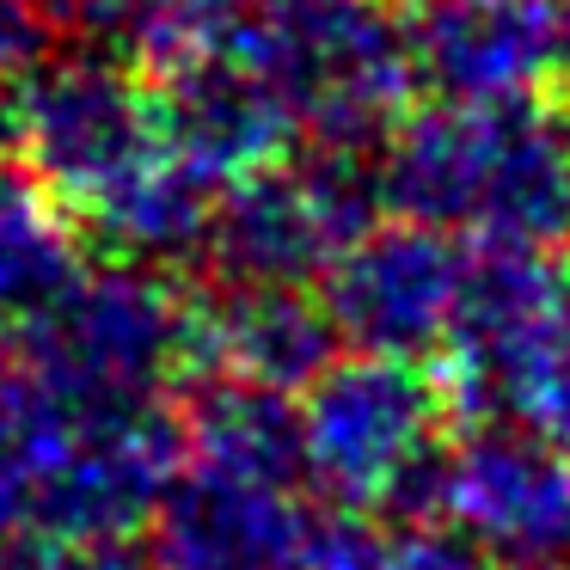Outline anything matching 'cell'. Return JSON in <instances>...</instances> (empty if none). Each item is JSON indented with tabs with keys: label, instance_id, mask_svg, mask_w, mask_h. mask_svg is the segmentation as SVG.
Wrapping results in <instances>:
<instances>
[{
	"label": "cell",
	"instance_id": "1",
	"mask_svg": "<svg viewBox=\"0 0 570 570\" xmlns=\"http://www.w3.org/2000/svg\"><path fill=\"white\" fill-rule=\"evenodd\" d=\"M13 154L117 258L173 264L203 252L215 190L178 166L160 87L111 50L43 56L13 92Z\"/></svg>",
	"mask_w": 570,
	"mask_h": 570
},
{
	"label": "cell",
	"instance_id": "2",
	"mask_svg": "<svg viewBox=\"0 0 570 570\" xmlns=\"http://www.w3.org/2000/svg\"><path fill=\"white\" fill-rule=\"evenodd\" d=\"M185 460L160 399H80L26 356H0V515L38 540H124L148 528Z\"/></svg>",
	"mask_w": 570,
	"mask_h": 570
},
{
	"label": "cell",
	"instance_id": "3",
	"mask_svg": "<svg viewBox=\"0 0 570 570\" xmlns=\"http://www.w3.org/2000/svg\"><path fill=\"white\" fill-rule=\"evenodd\" d=\"M381 190L466 252L570 246V105H435L386 136Z\"/></svg>",
	"mask_w": 570,
	"mask_h": 570
},
{
	"label": "cell",
	"instance_id": "4",
	"mask_svg": "<svg viewBox=\"0 0 570 570\" xmlns=\"http://www.w3.org/2000/svg\"><path fill=\"white\" fill-rule=\"evenodd\" d=\"M227 50L271 80L313 148L337 154H381L417 92L386 0H252Z\"/></svg>",
	"mask_w": 570,
	"mask_h": 570
},
{
	"label": "cell",
	"instance_id": "5",
	"mask_svg": "<svg viewBox=\"0 0 570 570\" xmlns=\"http://www.w3.org/2000/svg\"><path fill=\"white\" fill-rule=\"evenodd\" d=\"M442 362L448 399L479 423L570 454V246L472 252Z\"/></svg>",
	"mask_w": 570,
	"mask_h": 570
},
{
	"label": "cell",
	"instance_id": "6",
	"mask_svg": "<svg viewBox=\"0 0 570 570\" xmlns=\"http://www.w3.org/2000/svg\"><path fill=\"white\" fill-rule=\"evenodd\" d=\"M442 417L448 386L423 362L399 356H337L301 393V448L307 484L356 515L435 521L442 484Z\"/></svg>",
	"mask_w": 570,
	"mask_h": 570
},
{
	"label": "cell",
	"instance_id": "7",
	"mask_svg": "<svg viewBox=\"0 0 570 570\" xmlns=\"http://www.w3.org/2000/svg\"><path fill=\"white\" fill-rule=\"evenodd\" d=\"M13 337L43 381L80 399H160L166 386L203 374L197 295L141 258L80 264L75 283Z\"/></svg>",
	"mask_w": 570,
	"mask_h": 570
},
{
	"label": "cell",
	"instance_id": "8",
	"mask_svg": "<svg viewBox=\"0 0 570 570\" xmlns=\"http://www.w3.org/2000/svg\"><path fill=\"white\" fill-rule=\"evenodd\" d=\"M381 154H283L215 197L203 258L227 288H313L350 239L381 222Z\"/></svg>",
	"mask_w": 570,
	"mask_h": 570
},
{
	"label": "cell",
	"instance_id": "9",
	"mask_svg": "<svg viewBox=\"0 0 570 570\" xmlns=\"http://www.w3.org/2000/svg\"><path fill=\"white\" fill-rule=\"evenodd\" d=\"M472 252L435 227L393 215L356 234L320 276V301L344 350L362 356L430 362L442 356L460 313Z\"/></svg>",
	"mask_w": 570,
	"mask_h": 570
},
{
	"label": "cell",
	"instance_id": "10",
	"mask_svg": "<svg viewBox=\"0 0 570 570\" xmlns=\"http://www.w3.org/2000/svg\"><path fill=\"white\" fill-rule=\"evenodd\" d=\"M399 38L442 105L540 99L558 75V0H399Z\"/></svg>",
	"mask_w": 570,
	"mask_h": 570
},
{
	"label": "cell",
	"instance_id": "11",
	"mask_svg": "<svg viewBox=\"0 0 570 570\" xmlns=\"http://www.w3.org/2000/svg\"><path fill=\"white\" fill-rule=\"evenodd\" d=\"M307 533L301 484L178 460L148 515V570H295Z\"/></svg>",
	"mask_w": 570,
	"mask_h": 570
},
{
	"label": "cell",
	"instance_id": "12",
	"mask_svg": "<svg viewBox=\"0 0 570 570\" xmlns=\"http://www.w3.org/2000/svg\"><path fill=\"white\" fill-rule=\"evenodd\" d=\"M160 124L178 166L222 197L227 185L264 173L301 136L288 105L271 92V80L234 50H209L166 68L160 80Z\"/></svg>",
	"mask_w": 570,
	"mask_h": 570
},
{
	"label": "cell",
	"instance_id": "13",
	"mask_svg": "<svg viewBox=\"0 0 570 570\" xmlns=\"http://www.w3.org/2000/svg\"><path fill=\"white\" fill-rule=\"evenodd\" d=\"M203 374L258 381L276 393H307L337 362L332 313L313 288H227L197 301Z\"/></svg>",
	"mask_w": 570,
	"mask_h": 570
},
{
	"label": "cell",
	"instance_id": "14",
	"mask_svg": "<svg viewBox=\"0 0 570 570\" xmlns=\"http://www.w3.org/2000/svg\"><path fill=\"white\" fill-rule=\"evenodd\" d=\"M185 460L252 479L307 484V448H301V399L258 381L203 374L197 399L185 411Z\"/></svg>",
	"mask_w": 570,
	"mask_h": 570
},
{
	"label": "cell",
	"instance_id": "15",
	"mask_svg": "<svg viewBox=\"0 0 570 570\" xmlns=\"http://www.w3.org/2000/svg\"><path fill=\"white\" fill-rule=\"evenodd\" d=\"M80 271L75 222L56 197L7 154L0 160V325L19 332L43 301H56Z\"/></svg>",
	"mask_w": 570,
	"mask_h": 570
},
{
	"label": "cell",
	"instance_id": "16",
	"mask_svg": "<svg viewBox=\"0 0 570 570\" xmlns=\"http://www.w3.org/2000/svg\"><path fill=\"white\" fill-rule=\"evenodd\" d=\"M252 0H111L105 43L141 68H178L190 56L227 50Z\"/></svg>",
	"mask_w": 570,
	"mask_h": 570
},
{
	"label": "cell",
	"instance_id": "17",
	"mask_svg": "<svg viewBox=\"0 0 570 570\" xmlns=\"http://www.w3.org/2000/svg\"><path fill=\"white\" fill-rule=\"evenodd\" d=\"M295 570H405V533L381 528L356 509H337V515L313 521Z\"/></svg>",
	"mask_w": 570,
	"mask_h": 570
},
{
	"label": "cell",
	"instance_id": "18",
	"mask_svg": "<svg viewBox=\"0 0 570 570\" xmlns=\"http://www.w3.org/2000/svg\"><path fill=\"white\" fill-rule=\"evenodd\" d=\"M0 570H148V558H136L124 540H38V533H13L0 546Z\"/></svg>",
	"mask_w": 570,
	"mask_h": 570
},
{
	"label": "cell",
	"instance_id": "19",
	"mask_svg": "<svg viewBox=\"0 0 570 570\" xmlns=\"http://www.w3.org/2000/svg\"><path fill=\"white\" fill-rule=\"evenodd\" d=\"M56 43L43 0H0V75H26Z\"/></svg>",
	"mask_w": 570,
	"mask_h": 570
},
{
	"label": "cell",
	"instance_id": "20",
	"mask_svg": "<svg viewBox=\"0 0 570 570\" xmlns=\"http://www.w3.org/2000/svg\"><path fill=\"white\" fill-rule=\"evenodd\" d=\"M533 570H570V466H564V491H558L552 509V533H546V552Z\"/></svg>",
	"mask_w": 570,
	"mask_h": 570
},
{
	"label": "cell",
	"instance_id": "21",
	"mask_svg": "<svg viewBox=\"0 0 570 570\" xmlns=\"http://www.w3.org/2000/svg\"><path fill=\"white\" fill-rule=\"evenodd\" d=\"M558 75H570V0H558Z\"/></svg>",
	"mask_w": 570,
	"mask_h": 570
},
{
	"label": "cell",
	"instance_id": "22",
	"mask_svg": "<svg viewBox=\"0 0 570 570\" xmlns=\"http://www.w3.org/2000/svg\"><path fill=\"white\" fill-rule=\"evenodd\" d=\"M13 154V92H0V160Z\"/></svg>",
	"mask_w": 570,
	"mask_h": 570
},
{
	"label": "cell",
	"instance_id": "23",
	"mask_svg": "<svg viewBox=\"0 0 570 570\" xmlns=\"http://www.w3.org/2000/svg\"><path fill=\"white\" fill-rule=\"evenodd\" d=\"M7 540H13V528H7V515H0V546H7Z\"/></svg>",
	"mask_w": 570,
	"mask_h": 570
},
{
	"label": "cell",
	"instance_id": "24",
	"mask_svg": "<svg viewBox=\"0 0 570 570\" xmlns=\"http://www.w3.org/2000/svg\"><path fill=\"white\" fill-rule=\"evenodd\" d=\"M0 332H7V325H0Z\"/></svg>",
	"mask_w": 570,
	"mask_h": 570
}]
</instances>
